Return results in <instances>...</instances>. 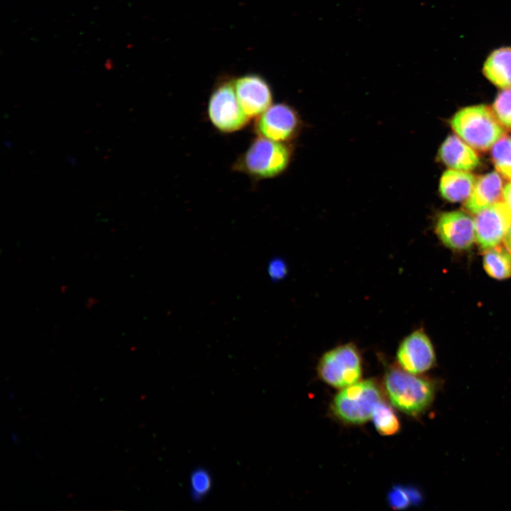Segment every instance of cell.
Wrapping results in <instances>:
<instances>
[{
	"mask_svg": "<svg viewBox=\"0 0 511 511\" xmlns=\"http://www.w3.org/2000/svg\"><path fill=\"white\" fill-rule=\"evenodd\" d=\"M371 419L376 430L382 435H392L400 430V424L397 417L392 409L383 400L375 406Z\"/></svg>",
	"mask_w": 511,
	"mask_h": 511,
	"instance_id": "e0dca14e",
	"label": "cell"
},
{
	"mask_svg": "<svg viewBox=\"0 0 511 511\" xmlns=\"http://www.w3.org/2000/svg\"><path fill=\"white\" fill-rule=\"evenodd\" d=\"M502 198L511 209V182L507 184L503 188Z\"/></svg>",
	"mask_w": 511,
	"mask_h": 511,
	"instance_id": "603a6c76",
	"label": "cell"
},
{
	"mask_svg": "<svg viewBox=\"0 0 511 511\" xmlns=\"http://www.w3.org/2000/svg\"><path fill=\"white\" fill-rule=\"evenodd\" d=\"M233 87L239 104L249 118L259 116L271 106V89L261 76H241L233 80Z\"/></svg>",
	"mask_w": 511,
	"mask_h": 511,
	"instance_id": "8fae6325",
	"label": "cell"
},
{
	"mask_svg": "<svg viewBox=\"0 0 511 511\" xmlns=\"http://www.w3.org/2000/svg\"><path fill=\"white\" fill-rule=\"evenodd\" d=\"M483 267L492 278L503 280L511 277V252L502 247L495 246L485 250Z\"/></svg>",
	"mask_w": 511,
	"mask_h": 511,
	"instance_id": "2e32d148",
	"label": "cell"
},
{
	"mask_svg": "<svg viewBox=\"0 0 511 511\" xmlns=\"http://www.w3.org/2000/svg\"><path fill=\"white\" fill-rule=\"evenodd\" d=\"M362 373L361 355L353 343L342 344L326 351L317 365L320 379L339 389L359 381Z\"/></svg>",
	"mask_w": 511,
	"mask_h": 511,
	"instance_id": "5b68a950",
	"label": "cell"
},
{
	"mask_svg": "<svg viewBox=\"0 0 511 511\" xmlns=\"http://www.w3.org/2000/svg\"><path fill=\"white\" fill-rule=\"evenodd\" d=\"M483 72L495 86L511 89V47L493 50L484 63Z\"/></svg>",
	"mask_w": 511,
	"mask_h": 511,
	"instance_id": "9a60e30c",
	"label": "cell"
},
{
	"mask_svg": "<svg viewBox=\"0 0 511 511\" xmlns=\"http://www.w3.org/2000/svg\"><path fill=\"white\" fill-rule=\"evenodd\" d=\"M491 155L496 170L511 180V137L500 138L493 145Z\"/></svg>",
	"mask_w": 511,
	"mask_h": 511,
	"instance_id": "ac0fdd59",
	"label": "cell"
},
{
	"mask_svg": "<svg viewBox=\"0 0 511 511\" xmlns=\"http://www.w3.org/2000/svg\"><path fill=\"white\" fill-rule=\"evenodd\" d=\"M208 115L214 126L225 133L238 131L248 123L250 118L239 104L233 80L216 87L209 99Z\"/></svg>",
	"mask_w": 511,
	"mask_h": 511,
	"instance_id": "8992f818",
	"label": "cell"
},
{
	"mask_svg": "<svg viewBox=\"0 0 511 511\" xmlns=\"http://www.w3.org/2000/svg\"><path fill=\"white\" fill-rule=\"evenodd\" d=\"M476 183L474 175L467 171L449 170L444 172L439 182V192L446 200L457 202L467 199Z\"/></svg>",
	"mask_w": 511,
	"mask_h": 511,
	"instance_id": "5bb4252c",
	"label": "cell"
},
{
	"mask_svg": "<svg viewBox=\"0 0 511 511\" xmlns=\"http://www.w3.org/2000/svg\"><path fill=\"white\" fill-rule=\"evenodd\" d=\"M503 240L506 248L511 252V225L510 226Z\"/></svg>",
	"mask_w": 511,
	"mask_h": 511,
	"instance_id": "cb8c5ba5",
	"label": "cell"
},
{
	"mask_svg": "<svg viewBox=\"0 0 511 511\" xmlns=\"http://www.w3.org/2000/svg\"><path fill=\"white\" fill-rule=\"evenodd\" d=\"M383 387L393 407L410 415L417 416L427 409L434 400V383L401 368H389L384 376Z\"/></svg>",
	"mask_w": 511,
	"mask_h": 511,
	"instance_id": "6da1fadb",
	"label": "cell"
},
{
	"mask_svg": "<svg viewBox=\"0 0 511 511\" xmlns=\"http://www.w3.org/2000/svg\"><path fill=\"white\" fill-rule=\"evenodd\" d=\"M290 159V152L285 144L260 136L238 159L234 168L256 178H269L282 173Z\"/></svg>",
	"mask_w": 511,
	"mask_h": 511,
	"instance_id": "277c9868",
	"label": "cell"
},
{
	"mask_svg": "<svg viewBox=\"0 0 511 511\" xmlns=\"http://www.w3.org/2000/svg\"><path fill=\"white\" fill-rule=\"evenodd\" d=\"M299 125L298 116L292 107L277 104L271 105L259 116L256 130L260 136L284 142L295 135Z\"/></svg>",
	"mask_w": 511,
	"mask_h": 511,
	"instance_id": "30bf717a",
	"label": "cell"
},
{
	"mask_svg": "<svg viewBox=\"0 0 511 511\" xmlns=\"http://www.w3.org/2000/svg\"><path fill=\"white\" fill-rule=\"evenodd\" d=\"M502 181L500 175L491 172L479 177L465 202V208L477 214L499 201L502 197Z\"/></svg>",
	"mask_w": 511,
	"mask_h": 511,
	"instance_id": "7c38bea8",
	"label": "cell"
},
{
	"mask_svg": "<svg viewBox=\"0 0 511 511\" xmlns=\"http://www.w3.org/2000/svg\"><path fill=\"white\" fill-rule=\"evenodd\" d=\"M212 485L210 473L204 468L192 471L189 476V490L192 498L199 501L209 493Z\"/></svg>",
	"mask_w": 511,
	"mask_h": 511,
	"instance_id": "d6986e66",
	"label": "cell"
},
{
	"mask_svg": "<svg viewBox=\"0 0 511 511\" xmlns=\"http://www.w3.org/2000/svg\"><path fill=\"white\" fill-rule=\"evenodd\" d=\"M493 108L500 123L511 129V89H504L497 95Z\"/></svg>",
	"mask_w": 511,
	"mask_h": 511,
	"instance_id": "ffe728a7",
	"label": "cell"
},
{
	"mask_svg": "<svg viewBox=\"0 0 511 511\" xmlns=\"http://www.w3.org/2000/svg\"><path fill=\"white\" fill-rule=\"evenodd\" d=\"M410 500L408 493L400 487L392 488L388 495V502L395 510L406 508L410 504Z\"/></svg>",
	"mask_w": 511,
	"mask_h": 511,
	"instance_id": "44dd1931",
	"label": "cell"
},
{
	"mask_svg": "<svg viewBox=\"0 0 511 511\" xmlns=\"http://www.w3.org/2000/svg\"><path fill=\"white\" fill-rule=\"evenodd\" d=\"M268 272L273 280H278L285 277L287 268L283 260L273 258L268 264Z\"/></svg>",
	"mask_w": 511,
	"mask_h": 511,
	"instance_id": "7402d4cb",
	"label": "cell"
},
{
	"mask_svg": "<svg viewBox=\"0 0 511 511\" xmlns=\"http://www.w3.org/2000/svg\"><path fill=\"white\" fill-rule=\"evenodd\" d=\"M381 400L380 390L375 381L359 380L341 389L331 407L334 414L341 422L361 424L371 419L375 406Z\"/></svg>",
	"mask_w": 511,
	"mask_h": 511,
	"instance_id": "3957f363",
	"label": "cell"
},
{
	"mask_svg": "<svg viewBox=\"0 0 511 511\" xmlns=\"http://www.w3.org/2000/svg\"><path fill=\"white\" fill-rule=\"evenodd\" d=\"M476 240L483 250L498 246L511 225V209L497 202L476 214L474 219Z\"/></svg>",
	"mask_w": 511,
	"mask_h": 511,
	"instance_id": "52a82bcc",
	"label": "cell"
},
{
	"mask_svg": "<svg viewBox=\"0 0 511 511\" xmlns=\"http://www.w3.org/2000/svg\"><path fill=\"white\" fill-rule=\"evenodd\" d=\"M456 133L471 147L486 150L504 135V128L490 108L476 105L459 110L451 120Z\"/></svg>",
	"mask_w": 511,
	"mask_h": 511,
	"instance_id": "7a4b0ae2",
	"label": "cell"
},
{
	"mask_svg": "<svg viewBox=\"0 0 511 511\" xmlns=\"http://www.w3.org/2000/svg\"><path fill=\"white\" fill-rule=\"evenodd\" d=\"M435 232L444 246L456 251L469 249L476 239L474 219L462 211L439 215Z\"/></svg>",
	"mask_w": 511,
	"mask_h": 511,
	"instance_id": "9c48e42d",
	"label": "cell"
},
{
	"mask_svg": "<svg viewBox=\"0 0 511 511\" xmlns=\"http://www.w3.org/2000/svg\"><path fill=\"white\" fill-rule=\"evenodd\" d=\"M396 360L400 368L413 374L423 373L434 366V349L423 330H415L402 340L397 350Z\"/></svg>",
	"mask_w": 511,
	"mask_h": 511,
	"instance_id": "ba28073f",
	"label": "cell"
},
{
	"mask_svg": "<svg viewBox=\"0 0 511 511\" xmlns=\"http://www.w3.org/2000/svg\"><path fill=\"white\" fill-rule=\"evenodd\" d=\"M439 158L452 169L465 171L474 169L480 162L475 150L456 136H449L443 142Z\"/></svg>",
	"mask_w": 511,
	"mask_h": 511,
	"instance_id": "4fadbf2b",
	"label": "cell"
}]
</instances>
